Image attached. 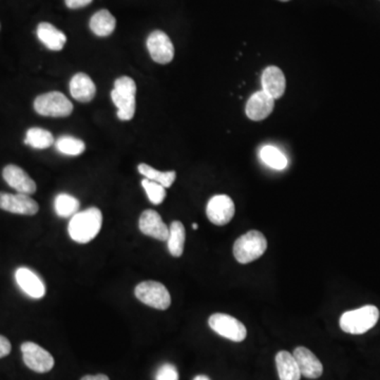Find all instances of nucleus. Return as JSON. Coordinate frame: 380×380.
<instances>
[{
	"instance_id": "obj_1",
	"label": "nucleus",
	"mask_w": 380,
	"mask_h": 380,
	"mask_svg": "<svg viewBox=\"0 0 380 380\" xmlns=\"http://www.w3.org/2000/svg\"><path fill=\"white\" fill-rule=\"evenodd\" d=\"M103 225V214L97 207L76 212L70 219L68 233L76 243L87 244L95 239Z\"/></svg>"
},
{
	"instance_id": "obj_2",
	"label": "nucleus",
	"mask_w": 380,
	"mask_h": 380,
	"mask_svg": "<svg viewBox=\"0 0 380 380\" xmlns=\"http://www.w3.org/2000/svg\"><path fill=\"white\" fill-rule=\"evenodd\" d=\"M379 319V309L375 305H364L343 313L339 324L348 334L362 335L374 328Z\"/></svg>"
},
{
	"instance_id": "obj_3",
	"label": "nucleus",
	"mask_w": 380,
	"mask_h": 380,
	"mask_svg": "<svg viewBox=\"0 0 380 380\" xmlns=\"http://www.w3.org/2000/svg\"><path fill=\"white\" fill-rule=\"evenodd\" d=\"M135 93L137 85L129 76H121L114 82L111 99L118 108V118L121 121H130L135 116Z\"/></svg>"
},
{
	"instance_id": "obj_4",
	"label": "nucleus",
	"mask_w": 380,
	"mask_h": 380,
	"mask_svg": "<svg viewBox=\"0 0 380 380\" xmlns=\"http://www.w3.org/2000/svg\"><path fill=\"white\" fill-rule=\"evenodd\" d=\"M267 248V240L262 233L250 231L235 240L233 256L241 264H248L263 256Z\"/></svg>"
},
{
	"instance_id": "obj_5",
	"label": "nucleus",
	"mask_w": 380,
	"mask_h": 380,
	"mask_svg": "<svg viewBox=\"0 0 380 380\" xmlns=\"http://www.w3.org/2000/svg\"><path fill=\"white\" fill-rule=\"evenodd\" d=\"M34 110L42 116L66 118L73 111V105L65 94L59 91H52L36 97Z\"/></svg>"
},
{
	"instance_id": "obj_6",
	"label": "nucleus",
	"mask_w": 380,
	"mask_h": 380,
	"mask_svg": "<svg viewBox=\"0 0 380 380\" xmlns=\"http://www.w3.org/2000/svg\"><path fill=\"white\" fill-rule=\"evenodd\" d=\"M137 300L147 307H154L160 311L169 309L171 305V296L164 284L158 281H143L137 284L135 290Z\"/></svg>"
},
{
	"instance_id": "obj_7",
	"label": "nucleus",
	"mask_w": 380,
	"mask_h": 380,
	"mask_svg": "<svg viewBox=\"0 0 380 380\" xmlns=\"http://www.w3.org/2000/svg\"><path fill=\"white\" fill-rule=\"evenodd\" d=\"M208 324L216 334L233 343H241L247 336L245 326L237 318L227 314H214L208 319Z\"/></svg>"
},
{
	"instance_id": "obj_8",
	"label": "nucleus",
	"mask_w": 380,
	"mask_h": 380,
	"mask_svg": "<svg viewBox=\"0 0 380 380\" xmlns=\"http://www.w3.org/2000/svg\"><path fill=\"white\" fill-rule=\"evenodd\" d=\"M20 349L23 362L30 370L42 374V373L50 372L54 367L55 362L53 356L37 343L27 341L21 345Z\"/></svg>"
},
{
	"instance_id": "obj_9",
	"label": "nucleus",
	"mask_w": 380,
	"mask_h": 380,
	"mask_svg": "<svg viewBox=\"0 0 380 380\" xmlns=\"http://www.w3.org/2000/svg\"><path fill=\"white\" fill-rule=\"evenodd\" d=\"M235 204L231 197L226 195H216L208 201L206 214L212 224L224 226L233 220L235 216Z\"/></svg>"
},
{
	"instance_id": "obj_10",
	"label": "nucleus",
	"mask_w": 380,
	"mask_h": 380,
	"mask_svg": "<svg viewBox=\"0 0 380 380\" xmlns=\"http://www.w3.org/2000/svg\"><path fill=\"white\" fill-rule=\"evenodd\" d=\"M146 44L150 56L156 63L166 65L173 61L175 57V47L165 32L160 30L152 32L148 36Z\"/></svg>"
},
{
	"instance_id": "obj_11",
	"label": "nucleus",
	"mask_w": 380,
	"mask_h": 380,
	"mask_svg": "<svg viewBox=\"0 0 380 380\" xmlns=\"http://www.w3.org/2000/svg\"><path fill=\"white\" fill-rule=\"evenodd\" d=\"M0 209L11 214L34 216L37 214L39 206L35 200L25 193L0 192Z\"/></svg>"
},
{
	"instance_id": "obj_12",
	"label": "nucleus",
	"mask_w": 380,
	"mask_h": 380,
	"mask_svg": "<svg viewBox=\"0 0 380 380\" xmlns=\"http://www.w3.org/2000/svg\"><path fill=\"white\" fill-rule=\"evenodd\" d=\"M15 281L21 290L32 299H42L46 295V286L42 278L27 267H19L15 271Z\"/></svg>"
},
{
	"instance_id": "obj_13",
	"label": "nucleus",
	"mask_w": 380,
	"mask_h": 380,
	"mask_svg": "<svg viewBox=\"0 0 380 380\" xmlns=\"http://www.w3.org/2000/svg\"><path fill=\"white\" fill-rule=\"evenodd\" d=\"M139 228L142 233L159 241H167L169 227L163 222L162 216L154 209L142 212L139 220Z\"/></svg>"
},
{
	"instance_id": "obj_14",
	"label": "nucleus",
	"mask_w": 380,
	"mask_h": 380,
	"mask_svg": "<svg viewBox=\"0 0 380 380\" xmlns=\"http://www.w3.org/2000/svg\"><path fill=\"white\" fill-rule=\"evenodd\" d=\"M2 177L10 188H14L17 192L25 195H33L35 193L36 183L34 180L16 165H8L2 171Z\"/></svg>"
},
{
	"instance_id": "obj_15",
	"label": "nucleus",
	"mask_w": 380,
	"mask_h": 380,
	"mask_svg": "<svg viewBox=\"0 0 380 380\" xmlns=\"http://www.w3.org/2000/svg\"><path fill=\"white\" fill-rule=\"evenodd\" d=\"M274 107H275V99L263 90L258 91L250 97L246 104V116L250 120L259 122L271 116Z\"/></svg>"
},
{
	"instance_id": "obj_16",
	"label": "nucleus",
	"mask_w": 380,
	"mask_h": 380,
	"mask_svg": "<svg viewBox=\"0 0 380 380\" xmlns=\"http://www.w3.org/2000/svg\"><path fill=\"white\" fill-rule=\"evenodd\" d=\"M301 376L307 377L309 379H317L324 373V366L321 362L318 360L317 356L305 347H298L294 350L293 353Z\"/></svg>"
},
{
	"instance_id": "obj_17",
	"label": "nucleus",
	"mask_w": 380,
	"mask_h": 380,
	"mask_svg": "<svg viewBox=\"0 0 380 380\" xmlns=\"http://www.w3.org/2000/svg\"><path fill=\"white\" fill-rule=\"evenodd\" d=\"M262 90L273 99H279L286 92V80L283 72L276 66H269L261 76Z\"/></svg>"
},
{
	"instance_id": "obj_18",
	"label": "nucleus",
	"mask_w": 380,
	"mask_h": 380,
	"mask_svg": "<svg viewBox=\"0 0 380 380\" xmlns=\"http://www.w3.org/2000/svg\"><path fill=\"white\" fill-rule=\"evenodd\" d=\"M71 97L80 103H88L94 99L97 87L86 73H78L70 80Z\"/></svg>"
},
{
	"instance_id": "obj_19",
	"label": "nucleus",
	"mask_w": 380,
	"mask_h": 380,
	"mask_svg": "<svg viewBox=\"0 0 380 380\" xmlns=\"http://www.w3.org/2000/svg\"><path fill=\"white\" fill-rule=\"evenodd\" d=\"M38 39L51 51H61L67 42V36L63 31L49 23H40L37 27Z\"/></svg>"
},
{
	"instance_id": "obj_20",
	"label": "nucleus",
	"mask_w": 380,
	"mask_h": 380,
	"mask_svg": "<svg viewBox=\"0 0 380 380\" xmlns=\"http://www.w3.org/2000/svg\"><path fill=\"white\" fill-rule=\"evenodd\" d=\"M276 367L280 380H300L301 373L294 356L286 351L276 355Z\"/></svg>"
},
{
	"instance_id": "obj_21",
	"label": "nucleus",
	"mask_w": 380,
	"mask_h": 380,
	"mask_svg": "<svg viewBox=\"0 0 380 380\" xmlns=\"http://www.w3.org/2000/svg\"><path fill=\"white\" fill-rule=\"evenodd\" d=\"M116 27V20L114 15L108 10L97 11L90 19V29L99 37H107L114 33Z\"/></svg>"
},
{
	"instance_id": "obj_22",
	"label": "nucleus",
	"mask_w": 380,
	"mask_h": 380,
	"mask_svg": "<svg viewBox=\"0 0 380 380\" xmlns=\"http://www.w3.org/2000/svg\"><path fill=\"white\" fill-rule=\"evenodd\" d=\"M185 240V227L180 221H173L169 226V235L167 239V247L171 256L179 258L183 255Z\"/></svg>"
},
{
	"instance_id": "obj_23",
	"label": "nucleus",
	"mask_w": 380,
	"mask_h": 380,
	"mask_svg": "<svg viewBox=\"0 0 380 380\" xmlns=\"http://www.w3.org/2000/svg\"><path fill=\"white\" fill-rule=\"evenodd\" d=\"M25 144L34 149H47L54 144V137L50 131L33 127L25 133Z\"/></svg>"
},
{
	"instance_id": "obj_24",
	"label": "nucleus",
	"mask_w": 380,
	"mask_h": 380,
	"mask_svg": "<svg viewBox=\"0 0 380 380\" xmlns=\"http://www.w3.org/2000/svg\"><path fill=\"white\" fill-rule=\"evenodd\" d=\"M80 201L69 193H59L54 200L55 212L61 218H72L80 212Z\"/></svg>"
},
{
	"instance_id": "obj_25",
	"label": "nucleus",
	"mask_w": 380,
	"mask_h": 380,
	"mask_svg": "<svg viewBox=\"0 0 380 380\" xmlns=\"http://www.w3.org/2000/svg\"><path fill=\"white\" fill-rule=\"evenodd\" d=\"M137 171L143 177H145V179L157 182V183L164 186L165 188H171L173 182L176 181V178H177L176 171H165V173H163V171H157L154 167L144 164V163L137 166Z\"/></svg>"
},
{
	"instance_id": "obj_26",
	"label": "nucleus",
	"mask_w": 380,
	"mask_h": 380,
	"mask_svg": "<svg viewBox=\"0 0 380 380\" xmlns=\"http://www.w3.org/2000/svg\"><path fill=\"white\" fill-rule=\"evenodd\" d=\"M260 158L264 164L275 171H283L288 167V158L274 146H264L261 149Z\"/></svg>"
},
{
	"instance_id": "obj_27",
	"label": "nucleus",
	"mask_w": 380,
	"mask_h": 380,
	"mask_svg": "<svg viewBox=\"0 0 380 380\" xmlns=\"http://www.w3.org/2000/svg\"><path fill=\"white\" fill-rule=\"evenodd\" d=\"M55 147L65 156L76 157L82 154L86 149L85 142L71 135H63L55 142Z\"/></svg>"
},
{
	"instance_id": "obj_28",
	"label": "nucleus",
	"mask_w": 380,
	"mask_h": 380,
	"mask_svg": "<svg viewBox=\"0 0 380 380\" xmlns=\"http://www.w3.org/2000/svg\"><path fill=\"white\" fill-rule=\"evenodd\" d=\"M142 186L145 190L148 199L154 205H160L166 197V188L157 182L144 179L142 180Z\"/></svg>"
},
{
	"instance_id": "obj_29",
	"label": "nucleus",
	"mask_w": 380,
	"mask_h": 380,
	"mask_svg": "<svg viewBox=\"0 0 380 380\" xmlns=\"http://www.w3.org/2000/svg\"><path fill=\"white\" fill-rule=\"evenodd\" d=\"M156 380H179V372L171 364H164L159 368Z\"/></svg>"
},
{
	"instance_id": "obj_30",
	"label": "nucleus",
	"mask_w": 380,
	"mask_h": 380,
	"mask_svg": "<svg viewBox=\"0 0 380 380\" xmlns=\"http://www.w3.org/2000/svg\"><path fill=\"white\" fill-rule=\"evenodd\" d=\"M12 345L8 338L0 335V358L6 357L11 353Z\"/></svg>"
},
{
	"instance_id": "obj_31",
	"label": "nucleus",
	"mask_w": 380,
	"mask_h": 380,
	"mask_svg": "<svg viewBox=\"0 0 380 380\" xmlns=\"http://www.w3.org/2000/svg\"><path fill=\"white\" fill-rule=\"evenodd\" d=\"M93 0H65L66 6L69 8H80L88 6Z\"/></svg>"
},
{
	"instance_id": "obj_32",
	"label": "nucleus",
	"mask_w": 380,
	"mask_h": 380,
	"mask_svg": "<svg viewBox=\"0 0 380 380\" xmlns=\"http://www.w3.org/2000/svg\"><path fill=\"white\" fill-rule=\"evenodd\" d=\"M80 380H110L105 374L86 375Z\"/></svg>"
},
{
	"instance_id": "obj_33",
	"label": "nucleus",
	"mask_w": 380,
	"mask_h": 380,
	"mask_svg": "<svg viewBox=\"0 0 380 380\" xmlns=\"http://www.w3.org/2000/svg\"><path fill=\"white\" fill-rule=\"evenodd\" d=\"M193 380H212L209 379V377L206 376V375H197V376L195 377V379Z\"/></svg>"
},
{
	"instance_id": "obj_34",
	"label": "nucleus",
	"mask_w": 380,
	"mask_h": 380,
	"mask_svg": "<svg viewBox=\"0 0 380 380\" xmlns=\"http://www.w3.org/2000/svg\"><path fill=\"white\" fill-rule=\"evenodd\" d=\"M192 228L195 229V231H197V229L199 228V225H197V223H195V224H192Z\"/></svg>"
},
{
	"instance_id": "obj_35",
	"label": "nucleus",
	"mask_w": 380,
	"mask_h": 380,
	"mask_svg": "<svg viewBox=\"0 0 380 380\" xmlns=\"http://www.w3.org/2000/svg\"><path fill=\"white\" fill-rule=\"evenodd\" d=\"M280 1H290V0H280Z\"/></svg>"
}]
</instances>
